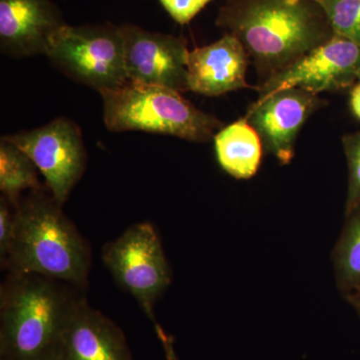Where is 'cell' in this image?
I'll use <instances>...</instances> for the list:
<instances>
[{"label":"cell","instance_id":"cell-20","mask_svg":"<svg viewBox=\"0 0 360 360\" xmlns=\"http://www.w3.org/2000/svg\"><path fill=\"white\" fill-rule=\"evenodd\" d=\"M14 232V205L1 195L0 198V264H6Z\"/></svg>","mask_w":360,"mask_h":360},{"label":"cell","instance_id":"cell-17","mask_svg":"<svg viewBox=\"0 0 360 360\" xmlns=\"http://www.w3.org/2000/svg\"><path fill=\"white\" fill-rule=\"evenodd\" d=\"M335 265L341 283L360 286V217L350 224L341 239Z\"/></svg>","mask_w":360,"mask_h":360},{"label":"cell","instance_id":"cell-5","mask_svg":"<svg viewBox=\"0 0 360 360\" xmlns=\"http://www.w3.org/2000/svg\"><path fill=\"white\" fill-rule=\"evenodd\" d=\"M46 56L66 77L99 94L129 82L122 30L112 23L65 25L52 37Z\"/></svg>","mask_w":360,"mask_h":360},{"label":"cell","instance_id":"cell-6","mask_svg":"<svg viewBox=\"0 0 360 360\" xmlns=\"http://www.w3.org/2000/svg\"><path fill=\"white\" fill-rule=\"evenodd\" d=\"M103 260L118 285L134 296L146 316L158 323L155 307L172 281V271L153 225H130L103 246Z\"/></svg>","mask_w":360,"mask_h":360},{"label":"cell","instance_id":"cell-7","mask_svg":"<svg viewBox=\"0 0 360 360\" xmlns=\"http://www.w3.org/2000/svg\"><path fill=\"white\" fill-rule=\"evenodd\" d=\"M4 137L32 158L49 193L63 205L86 168V149L78 125L58 117L39 129Z\"/></svg>","mask_w":360,"mask_h":360},{"label":"cell","instance_id":"cell-2","mask_svg":"<svg viewBox=\"0 0 360 360\" xmlns=\"http://www.w3.org/2000/svg\"><path fill=\"white\" fill-rule=\"evenodd\" d=\"M84 291L39 274H8L0 288V359L58 360Z\"/></svg>","mask_w":360,"mask_h":360},{"label":"cell","instance_id":"cell-12","mask_svg":"<svg viewBox=\"0 0 360 360\" xmlns=\"http://www.w3.org/2000/svg\"><path fill=\"white\" fill-rule=\"evenodd\" d=\"M250 56L234 35L225 32L214 44L188 52V90L205 96L251 87L246 82Z\"/></svg>","mask_w":360,"mask_h":360},{"label":"cell","instance_id":"cell-18","mask_svg":"<svg viewBox=\"0 0 360 360\" xmlns=\"http://www.w3.org/2000/svg\"><path fill=\"white\" fill-rule=\"evenodd\" d=\"M349 165L348 210L360 200V134L348 135L343 139Z\"/></svg>","mask_w":360,"mask_h":360},{"label":"cell","instance_id":"cell-16","mask_svg":"<svg viewBox=\"0 0 360 360\" xmlns=\"http://www.w3.org/2000/svg\"><path fill=\"white\" fill-rule=\"evenodd\" d=\"M335 34L360 45V0H316Z\"/></svg>","mask_w":360,"mask_h":360},{"label":"cell","instance_id":"cell-21","mask_svg":"<svg viewBox=\"0 0 360 360\" xmlns=\"http://www.w3.org/2000/svg\"><path fill=\"white\" fill-rule=\"evenodd\" d=\"M156 335L160 338L161 345H162L163 349H165V357L167 360H179L175 354L174 338L172 336L168 335L162 328L158 323L155 324Z\"/></svg>","mask_w":360,"mask_h":360},{"label":"cell","instance_id":"cell-4","mask_svg":"<svg viewBox=\"0 0 360 360\" xmlns=\"http://www.w3.org/2000/svg\"><path fill=\"white\" fill-rule=\"evenodd\" d=\"M101 96L104 123L110 131L151 132L202 143L214 139L224 127L219 118L167 87L127 82Z\"/></svg>","mask_w":360,"mask_h":360},{"label":"cell","instance_id":"cell-8","mask_svg":"<svg viewBox=\"0 0 360 360\" xmlns=\"http://www.w3.org/2000/svg\"><path fill=\"white\" fill-rule=\"evenodd\" d=\"M359 72L360 45L335 34L326 44L267 78L257 89L255 103L288 89L314 94L345 89L359 78Z\"/></svg>","mask_w":360,"mask_h":360},{"label":"cell","instance_id":"cell-15","mask_svg":"<svg viewBox=\"0 0 360 360\" xmlns=\"http://www.w3.org/2000/svg\"><path fill=\"white\" fill-rule=\"evenodd\" d=\"M32 158L13 142L2 136L0 141V191L16 205L25 191L46 188L39 179Z\"/></svg>","mask_w":360,"mask_h":360},{"label":"cell","instance_id":"cell-11","mask_svg":"<svg viewBox=\"0 0 360 360\" xmlns=\"http://www.w3.org/2000/svg\"><path fill=\"white\" fill-rule=\"evenodd\" d=\"M65 25L51 0H0V49L11 58L46 56Z\"/></svg>","mask_w":360,"mask_h":360},{"label":"cell","instance_id":"cell-13","mask_svg":"<svg viewBox=\"0 0 360 360\" xmlns=\"http://www.w3.org/2000/svg\"><path fill=\"white\" fill-rule=\"evenodd\" d=\"M58 360H132L122 329L84 298L65 329Z\"/></svg>","mask_w":360,"mask_h":360},{"label":"cell","instance_id":"cell-25","mask_svg":"<svg viewBox=\"0 0 360 360\" xmlns=\"http://www.w3.org/2000/svg\"><path fill=\"white\" fill-rule=\"evenodd\" d=\"M315 1H316V0H315Z\"/></svg>","mask_w":360,"mask_h":360},{"label":"cell","instance_id":"cell-10","mask_svg":"<svg viewBox=\"0 0 360 360\" xmlns=\"http://www.w3.org/2000/svg\"><path fill=\"white\" fill-rule=\"evenodd\" d=\"M322 103L317 94L307 90L284 89L253 103L245 118L257 130L265 151L288 165L295 156L298 132Z\"/></svg>","mask_w":360,"mask_h":360},{"label":"cell","instance_id":"cell-3","mask_svg":"<svg viewBox=\"0 0 360 360\" xmlns=\"http://www.w3.org/2000/svg\"><path fill=\"white\" fill-rule=\"evenodd\" d=\"M49 189L28 191L14 205L13 238L4 269L39 274L85 290L91 250Z\"/></svg>","mask_w":360,"mask_h":360},{"label":"cell","instance_id":"cell-14","mask_svg":"<svg viewBox=\"0 0 360 360\" xmlns=\"http://www.w3.org/2000/svg\"><path fill=\"white\" fill-rule=\"evenodd\" d=\"M220 167L234 179L255 176L262 158V142L257 130L241 118L224 127L214 136Z\"/></svg>","mask_w":360,"mask_h":360},{"label":"cell","instance_id":"cell-19","mask_svg":"<svg viewBox=\"0 0 360 360\" xmlns=\"http://www.w3.org/2000/svg\"><path fill=\"white\" fill-rule=\"evenodd\" d=\"M213 0H160L161 6L179 25H184Z\"/></svg>","mask_w":360,"mask_h":360},{"label":"cell","instance_id":"cell-1","mask_svg":"<svg viewBox=\"0 0 360 360\" xmlns=\"http://www.w3.org/2000/svg\"><path fill=\"white\" fill-rule=\"evenodd\" d=\"M215 23L243 44L265 80L335 34L315 0H226Z\"/></svg>","mask_w":360,"mask_h":360},{"label":"cell","instance_id":"cell-23","mask_svg":"<svg viewBox=\"0 0 360 360\" xmlns=\"http://www.w3.org/2000/svg\"><path fill=\"white\" fill-rule=\"evenodd\" d=\"M359 79H360V72H359Z\"/></svg>","mask_w":360,"mask_h":360},{"label":"cell","instance_id":"cell-24","mask_svg":"<svg viewBox=\"0 0 360 360\" xmlns=\"http://www.w3.org/2000/svg\"><path fill=\"white\" fill-rule=\"evenodd\" d=\"M0 360H4V359H0Z\"/></svg>","mask_w":360,"mask_h":360},{"label":"cell","instance_id":"cell-22","mask_svg":"<svg viewBox=\"0 0 360 360\" xmlns=\"http://www.w3.org/2000/svg\"><path fill=\"white\" fill-rule=\"evenodd\" d=\"M350 103H352V108L354 115L360 120V82L352 90Z\"/></svg>","mask_w":360,"mask_h":360},{"label":"cell","instance_id":"cell-9","mask_svg":"<svg viewBox=\"0 0 360 360\" xmlns=\"http://www.w3.org/2000/svg\"><path fill=\"white\" fill-rule=\"evenodd\" d=\"M120 30L129 82L188 91L186 40L131 25Z\"/></svg>","mask_w":360,"mask_h":360}]
</instances>
